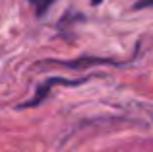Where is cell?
<instances>
[{
	"instance_id": "6da1fadb",
	"label": "cell",
	"mask_w": 153,
	"mask_h": 152,
	"mask_svg": "<svg viewBox=\"0 0 153 152\" xmlns=\"http://www.w3.org/2000/svg\"><path fill=\"white\" fill-rule=\"evenodd\" d=\"M29 4H33V8H35V14L37 16H43L47 10L52 6V4L56 2V0H27Z\"/></svg>"
},
{
	"instance_id": "7a4b0ae2",
	"label": "cell",
	"mask_w": 153,
	"mask_h": 152,
	"mask_svg": "<svg viewBox=\"0 0 153 152\" xmlns=\"http://www.w3.org/2000/svg\"><path fill=\"white\" fill-rule=\"evenodd\" d=\"M153 6V0H138L136 2V10H143V8H151Z\"/></svg>"
},
{
	"instance_id": "3957f363",
	"label": "cell",
	"mask_w": 153,
	"mask_h": 152,
	"mask_svg": "<svg viewBox=\"0 0 153 152\" xmlns=\"http://www.w3.org/2000/svg\"><path fill=\"white\" fill-rule=\"evenodd\" d=\"M101 2H103V0H91V4H93V6H99Z\"/></svg>"
}]
</instances>
